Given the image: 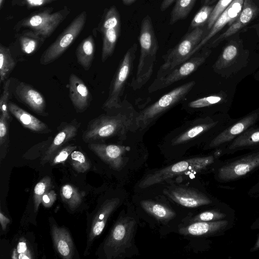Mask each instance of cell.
I'll return each mask as SVG.
<instances>
[{"instance_id":"cell-1","label":"cell","mask_w":259,"mask_h":259,"mask_svg":"<svg viewBox=\"0 0 259 259\" xmlns=\"http://www.w3.org/2000/svg\"><path fill=\"white\" fill-rule=\"evenodd\" d=\"M138 113L130 103L123 101L117 113L103 114L90 120L83 132L82 140L90 143L115 137L124 139L128 132L138 128Z\"/></svg>"},{"instance_id":"cell-2","label":"cell","mask_w":259,"mask_h":259,"mask_svg":"<svg viewBox=\"0 0 259 259\" xmlns=\"http://www.w3.org/2000/svg\"><path fill=\"white\" fill-rule=\"evenodd\" d=\"M53 10L54 8L49 7L34 12L18 21L14 30L18 32L22 28H26L47 38L70 13V9L67 6L55 12Z\"/></svg>"},{"instance_id":"cell-3","label":"cell","mask_w":259,"mask_h":259,"mask_svg":"<svg viewBox=\"0 0 259 259\" xmlns=\"http://www.w3.org/2000/svg\"><path fill=\"white\" fill-rule=\"evenodd\" d=\"M207 32L206 28L197 27L187 32L181 41L162 56L163 63L156 78L160 77L192 56L195 48Z\"/></svg>"},{"instance_id":"cell-4","label":"cell","mask_w":259,"mask_h":259,"mask_svg":"<svg viewBox=\"0 0 259 259\" xmlns=\"http://www.w3.org/2000/svg\"><path fill=\"white\" fill-rule=\"evenodd\" d=\"M195 84L194 81H191L180 85L140 111L137 117L138 128L144 129L151 124L166 110L184 99Z\"/></svg>"},{"instance_id":"cell-5","label":"cell","mask_w":259,"mask_h":259,"mask_svg":"<svg viewBox=\"0 0 259 259\" xmlns=\"http://www.w3.org/2000/svg\"><path fill=\"white\" fill-rule=\"evenodd\" d=\"M137 49L138 45L134 43L123 56L111 82L108 97L102 106L103 109L112 110L121 106V98L133 71Z\"/></svg>"},{"instance_id":"cell-6","label":"cell","mask_w":259,"mask_h":259,"mask_svg":"<svg viewBox=\"0 0 259 259\" xmlns=\"http://www.w3.org/2000/svg\"><path fill=\"white\" fill-rule=\"evenodd\" d=\"M213 161L214 157L211 155L182 160L148 175L141 181L139 186L145 188L188 172H198L205 169Z\"/></svg>"},{"instance_id":"cell-7","label":"cell","mask_w":259,"mask_h":259,"mask_svg":"<svg viewBox=\"0 0 259 259\" xmlns=\"http://www.w3.org/2000/svg\"><path fill=\"white\" fill-rule=\"evenodd\" d=\"M87 12L78 14L42 54L39 62L42 65L53 63L59 58L78 37L85 26Z\"/></svg>"},{"instance_id":"cell-8","label":"cell","mask_w":259,"mask_h":259,"mask_svg":"<svg viewBox=\"0 0 259 259\" xmlns=\"http://www.w3.org/2000/svg\"><path fill=\"white\" fill-rule=\"evenodd\" d=\"M211 52L210 49L204 46L184 62L163 76L155 78L149 87L148 91L152 93L165 88L191 75L204 63Z\"/></svg>"},{"instance_id":"cell-9","label":"cell","mask_w":259,"mask_h":259,"mask_svg":"<svg viewBox=\"0 0 259 259\" xmlns=\"http://www.w3.org/2000/svg\"><path fill=\"white\" fill-rule=\"evenodd\" d=\"M140 54L136 73L131 86L136 91L141 89L150 79L156 60L159 48L157 39L151 35H145L139 39Z\"/></svg>"},{"instance_id":"cell-10","label":"cell","mask_w":259,"mask_h":259,"mask_svg":"<svg viewBox=\"0 0 259 259\" xmlns=\"http://www.w3.org/2000/svg\"><path fill=\"white\" fill-rule=\"evenodd\" d=\"M135 226V220L130 217L118 219L104 244V250L107 258H115L123 253L131 243Z\"/></svg>"},{"instance_id":"cell-11","label":"cell","mask_w":259,"mask_h":259,"mask_svg":"<svg viewBox=\"0 0 259 259\" xmlns=\"http://www.w3.org/2000/svg\"><path fill=\"white\" fill-rule=\"evenodd\" d=\"M259 13V7L253 0H244L241 11L234 22L223 33L220 34L204 46L210 49L216 47L227 38L247 25Z\"/></svg>"},{"instance_id":"cell-12","label":"cell","mask_w":259,"mask_h":259,"mask_svg":"<svg viewBox=\"0 0 259 259\" xmlns=\"http://www.w3.org/2000/svg\"><path fill=\"white\" fill-rule=\"evenodd\" d=\"M259 166V151L247 155L222 166L219 178L230 181L241 178Z\"/></svg>"},{"instance_id":"cell-13","label":"cell","mask_w":259,"mask_h":259,"mask_svg":"<svg viewBox=\"0 0 259 259\" xmlns=\"http://www.w3.org/2000/svg\"><path fill=\"white\" fill-rule=\"evenodd\" d=\"M80 123L76 119L70 122H62L57 128V133L46 151L41 161L44 164L49 162L63 146L77 135Z\"/></svg>"},{"instance_id":"cell-14","label":"cell","mask_w":259,"mask_h":259,"mask_svg":"<svg viewBox=\"0 0 259 259\" xmlns=\"http://www.w3.org/2000/svg\"><path fill=\"white\" fill-rule=\"evenodd\" d=\"M244 0H234L215 21L200 43L195 48L192 56L201 49L210 40L227 24L232 25L239 15L242 9Z\"/></svg>"},{"instance_id":"cell-15","label":"cell","mask_w":259,"mask_h":259,"mask_svg":"<svg viewBox=\"0 0 259 259\" xmlns=\"http://www.w3.org/2000/svg\"><path fill=\"white\" fill-rule=\"evenodd\" d=\"M88 148L113 168L121 169L124 164V157L127 148L116 144L90 143Z\"/></svg>"},{"instance_id":"cell-16","label":"cell","mask_w":259,"mask_h":259,"mask_svg":"<svg viewBox=\"0 0 259 259\" xmlns=\"http://www.w3.org/2000/svg\"><path fill=\"white\" fill-rule=\"evenodd\" d=\"M15 93L17 97L35 113L47 116L46 102L43 95L33 86L20 82L16 87Z\"/></svg>"},{"instance_id":"cell-17","label":"cell","mask_w":259,"mask_h":259,"mask_svg":"<svg viewBox=\"0 0 259 259\" xmlns=\"http://www.w3.org/2000/svg\"><path fill=\"white\" fill-rule=\"evenodd\" d=\"M165 193L175 202L187 207H197L211 203L206 195L191 188L178 187L165 191Z\"/></svg>"},{"instance_id":"cell-18","label":"cell","mask_w":259,"mask_h":259,"mask_svg":"<svg viewBox=\"0 0 259 259\" xmlns=\"http://www.w3.org/2000/svg\"><path fill=\"white\" fill-rule=\"evenodd\" d=\"M68 89L70 99L76 112L85 111L92 101L91 93L85 83L72 73L69 78Z\"/></svg>"},{"instance_id":"cell-19","label":"cell","mask_w":259,"mask_h":259,"mask_svg":"<svg viewBox=\"0 0 259 259\" xmlns=\"http://www.w3.org/2000/svg\"><path fill=\"white\" fill-rule=\"evenodd\" d=\"M259 119V112L251 113L226 128L210 143L209 147L214 148L232 141L248 129Z\"/></svg>"},{"instance_id":"cell-20","label":"cell","mask_w":259,"mask_h":259,"mask_svg":"<svg viewBox=\"0 0 259 259\" xmlns=\"http://www.w3.org/2000/svg\"><path fill=\"white\" fill-rule=\"evenodd\" d=\"M119 202V198H112L106 200L101 206L92 223L88 239L87 249H89L95 238L102 233L108 219L117 208Z\"/></svg>"},{"instance_id":"cell-21","label":"cell","mask_w":259,"mask_h":259,"mask_svg":"<svg viewBox=\"0 0 259 259\" xmlns=\"http://www.w3.org/2000/svg\"><path fill=\"white\" fill-rule=\"evenodd\" d=\"M9 111L23 125L32 132L38 134H48L51 130L44 122L13 102H10Z\"/></svg>"},{"instance_id":"cell-22","label":"cell","mask_w":259,"mask_h":259,"mask_svg":"<svg viewBox=\"0 0 259 259\" xmlns=\"http://www.w3.org/2000/svg\"><path fill=\"white\" fill-rule=\"evenodd\" d=\"M51 234L54 245L60 256L71 259L74 254V246L69 232L64 228L53 225Z\"/></svg>"},{"instance_id":"cell-23","label":"cell","mask_w":259,"mask_h":259,"mask_svg":"<svg viewBox=\"0 0 259 259\" xmlns=\"http://www.w3.org/2000/svg\"><path fill=\"white\" fill-rule=\"evenodd\" d=\"M227 224L228 222L225 220L193 222L187 226L181 228L179 232L185 235H209L225 229Z\"/></svg>"},{"instance_id":"cell-24","label":"cell","mask_w":259,"mask_h":259,"mask_svg":"<svg viewBox=\"0 0 259 259\" xmlns=\"http://www.w3.org/2000/svg\"><path fill=\"white\" fill-rule=\"evenodd\" d=\"M22 51L26 55H31L44 43L46 38L30 29H25L16 34Z\"/></svg>"},{"instance_id":"cell-25","label":"cell","mask_w":259,"mask_h":259,"mask_svg":"<svg viewBox=\"0 0 259 259\" xmlns=\"http://www.w3.org/2000/svg\"><path fill=\"white\" fill-rule=\"evenodd\" d=\"M95 41L92 35H89L78 45L75 54L78 63L85 70H89L94 59Z\"/></svg>"},{"instance_id":"cell-26","label":"cell","mask_w":259,"mask_h":259,"mask_svg":"<svg viewBox=\"0 0 259 259\" xmlns=\"http://www.w3.org/2000/svg\"><path fill=\"white\" fill-rule=\"evenodd\" d=\"M121 26L107 29L101 33L103 45L101 60L105 62L111 57L115 50L116 44L120 33Z\"/></svg>"},{"instance_id":"cell-27","label":"cell","mask_w":259,"mask_h":259,"mask_svg":"<svg viewBox=\"0 0 259 259\" xmlns=\"http://www.w3.org/2000/svg\"><path fill=\"white\" fill-rule=\"evenodd\" d=\"M141 205L147 213L162 222L168 221L176 215L175 212L169 208L152 200H143Z\"/></svg>"},{"instance_id":"cell-28","label":"cell","mask_w":259,"mask_h":259,"mask_svg":"<svg viewBox=\"0 0 259 259\" xmlns=\"http://www.w3.org/2000/svg\"><path fill=\"white\" fill-rule=\"evenodd\" d=\"M257 144H259V128H248L234 139L228 150H236Z\"/></svg>"},{"instance_id":"cell-29","label":"cell","mask_w":259,"mask_h":259,"mask_svg":"<svg viewBox=\"0 0 259 259\" xmlns=\"http://www.w3.org/2000/svg\"><path fill=\"white\" fill-rule=\"evenodd\" d=\"M217 121H208L196 124L176 137L172 141V145L186 143L214 127Z\"/></svg>"},{"instance_id":"cell-30","label":"cell","mask_w":259,"mask_h":259,"mask_svg":"<svg viewBox=\"0 0 259 259\" xmlns=\"http://www.w3.org/2000/svg\"><path fill=\"white\" fill-rule=\"evenodd\" d=\"M197 0H176L170 13L169 25L185 19L193 9Z\"/></svg>"},{"instance_id":"cell-31","label":"cell","mask_w":259,"mask_h":259,"mask_svg":"<svg viewBox=\"0 0 259 259\" xmlns=\"http://www.w3.org/2000/svg\"><path fill=\"white\" fill-rule=\"evenodd\" d=\"M9 48L0 44V82H4L15 66Z\"/></svg>"},{"instance_id":"cell-32","label":"cell","mask_w":259,"mask_h":259,"mask_svg":"<svg viewBox=\"0 0 259 259\" xmlns=\"http://www.w3.org/2000/svg\"><path fill=\"white\" fill-rule=\"evenodd\" d=\"M62 200L72 210L77 208L82 201V194L74 186L70 184L63 185L60 189Z\"/></svg>"},{"instance_id":"cell-33","label":"cell","mask_w":259,"mask_h":259,"mask_svg":"<svg viewBox=\"0 0 259 259\" xmlns=\"http://www.w3.org/2000/svg\"><path fill=\"white\" fill-rule=\"evenodd\" d=\"M238 54V48L234 42L228 44L223 49L218 60L214 64V68L217 70L224 69L231 65Z\"/></svg>"},{"instance_id":"cell-34","label":"cell","mask_w":259,"mask_h":259,"mask_svg":"<svg viewBox=\"0 0 259 259\" xmlns=\"http://www.w3.org/2000/svg\"><path fill=\"white\" fill-rule=\"evenodd\" d=\"M121 26L120 16L115 6H111L104 13L97 30L101 33L111 28Z\"/></svg>"},{"instance_id":"cell-35","label":"cell","mask_w":259,"mask_h":259,"mask_svg":"<svg viewBox=\"0 0 259 259\" xmlns=\"http://www.w3.org/2000/svg\"><path fill=\"white\" fill-rule=\"evenodd\" d=\"M51 179L50 177H45L39 181L35 186L33 193L34 211L38 210L42 196L51 188Z\"/></svg>"},{"instance_id":"cell-36","label":"cell","mask_w":259,"mask_h":259,"mask_svg":"<svg viewBox=\"0 0 259 259\" xmlns=\"http://www.w3.org/2000/svg\"><path fill=\"white\" fill-rule=\"evenodd\" d=\"M214 6L203 5L192 20L189 30L197 27H203L210 17Z\"/></svg>"},{"instance_id":"cell-37","label":"cell","mask_w":259,"mask_h":259,"mask_svg":"<svg viewBox=\"0 0 259 259\" xmlns=\"http://www.w3.org/2000/svg\"><path fill=\"white\" fill-rule=\"evenodd\" d=\"M70 157L72 166L76 171L84 172L90 168V161L81 151L75 150L71 153Z\"/></svg>"},{"instance_id":"cell-38","label":"cell","mask_w":259,"mask_h":259,"mask_svg":"<svg viewBox=\"0 0 259 259\" xmlns=\"http://www.w3.org/2000/svg\"><path fill=\"white\" fill-rule=\"evenodd\" d=\"M11 121L0 114V148L1 156H5L9 147V129Z\"/></svg>"},{"instance_id":"cell-39","label":"cell","mask_w":259,"mask_h":259,"mask_svg":"<svg viewBox=\"0 0 259 259\" xmlns=\"http://www.w3.org/2000/svg\"><path fill=\"white\" fill-rule=\"evenodd\" d=\"M10 81L11 79L8 78L4 82L3 90L0 98V111L1 115L11 121V117L8 108Z\"/></svg>"},{"instance_id":"cell-40","label":"cell","mask_w":259,"mask_h":259,"mask_svg":"<svg viewBox=\"0 0 259 259\" xmlns=\"http://www.w3.org/2000/svg\"><path fill=\"white\" fill-rule=\"evenodd\" d=\"M234 0H219L214 6L212 12L206 24L207 32L222 14V13L229 6Z\"/></svg>"},{"instance_id":"cell-41","label":"cell","mask_w":259,"mask_h":259,"mask_svg":"<svg viewBox=\"0 0 259 259\" xmlns=\"http://www.w3.org/2000/svg\"><path fill=\"white\" fill-rule=\"evenodd\" d=\"M223 99L220 95H211L193 100L189 103V106L192 108H201L218 104Z\"/></svg>"},{"instance_id":"cell-42","label":"cell","mask_w":259,"mask_h":259,"mask_svg":"<svg viewBox=\"0 0 259 259\" xmlns=\"http://www.w3.org/2000/svg\"><path fill=\"white\" fill-rule=\"evenodd\" d=\"M12 255V258L31 259L33 257L26 240L22 238L19 240L16 248L14 250Z\"/></svg>"},{"instance_id":"cell-43","label":"cell","mask_w":259,"mask_h":259,"mask_svg":"<svg viewBox=\"0 0 259 259\" xmlns=\"http://www.w3.org/2000/svg\"><path fill=\"white\" fill-rule=\"evenodd\" d=\"M77 148V146L71 145L62 147L55 154L49 162H51V165L64 163L71 153Z\"/></svg>"},{"instance_id":"cell-44","label":"cell","mask_w":259,"mask_h":259,"mask_svg":"<svg viewBox=\"0 0 259 259\" xmlns=\"http://www.w3.org/2000/svg\"><path fill=\"white\" fill-rule=\"evenodd\" d=\"M57 0H11L13 6L25 7L28 9L39 8L50 4Z\"/></svg>"},{"instance_id":"cell-45","label":"cell","mask_w":259,"mask_h":259,"mask_svg":"<svg viewBox=\"0 0 259 259\" xmlns=\"http://www.w3.org/2000/svg\"><path fill=\"white\" fill-rule=\"evenodd\" d=\"M226 217L225 213L216 210H210L202 212L194 217L192 222H210L221 220Z\"/></svg>"},{"instance_id":"cell-46","label":"cell","mask_w":259,"mask_h":259,"mask_svg":"<svg viewBox=\"0 0 259 259\" xmlns=\"http://www.w3.org/2000/svg\"><path fill=\"white\" fill-rule=\"evenodd\" d=\"M57 199V195L54 190L48 191L42 196L41 203L46 208L51 207Z\"/></svg>"},{"instance_id":"cell-47","label":"cell","mask_w":259,"mask_h":259,"mask_svg":"<svg viewBox=\"0 0 259 259\" xmlns=\"http://www.w3.org/2000/svg\"><path fill=\"white\" fill-rule=\"evenodd\" d=\"M10 223V219L7 218L5 214L1 211L0 212V223L3 231H5L7 227V225Z\"/></svg>"},{"instance_id":"cell-48","label":"cell","mask_w":259,"mask_h":259,"mask_svg":"<svg viewBox=\"0 0 259 259\" xmlns=\"http://www.w3.org/2000/svg\"><path fill=\"white\" fill-rule=\"evenodd\" d=\"M176 0H163L160 7L161 12L165 11Z\"/></svg>"},{"instance_id":"cell-49","label":"cell","mask_w":259,"mask_h":259,"mask_svg":"<svg viewBox=\"0 0 259 259\" xmlns=\"http://www.w3.org/2000/svg\"><path fill=\"white\" fill-rule=\"evenodd\" d=\"M217 0H201V3L203 5H211Z\"/></svg>"},{"instance_id":"cell-50","label":"cell","mask_w":259,"mask_h":259,"mask_svg":"<svg viewBox=\"0 0 259 259\" xmlns=\"http://www.w3.org/2000/svg\"><path fill=\"white\" fill-rule=\"evenodd\" d=\"M136 0H121L123 5L125 6H130L132 5Z\"/></svg>"},{"instance_id":"cell-51","label":"cell","mask_w":259,"mask_h":259,"mask_svg":"<svg viewBox=\"0 0 259 259\" xmlns=\"http://www.w3.org/2000/svg\"><path fill=\"white\" fill-rule=\"evenodd\" d=\"M259 249V236L257 238V240L253 246V247L252 249V251H255Z\"/></svg>"},{"instance_id":"cell-52","label":"cell","mask_w":259,"mask_h":259,"mask_svg":"<svg viewBox=\"0 0 259 259\" xmlns=\"http://www.w3.org/2000/svg\"><path fill=\"white\" fill-rule=\"evenodd\" d=\"M5 2V0H0V9L1 10Z\"/></svg>"},{"instance_id":"cell-53","label":"cell","mask_w":259,"mask_h":259,"mask_svg":"<svg viewBox=\"0 0 259 259\" xmlns=\"http://www.w3.org/2000/svg\"><path fill=\"white\" fill-rule=\"evenodd\" d=\"M258 33H259V32H258Z\"/></svg>"}]
</instances>
